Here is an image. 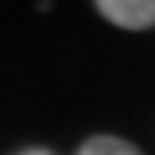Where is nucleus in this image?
Returning a JSON list of instances; mask_svg holds the SVG:
<instances>
[{
    "mask_svg": "<svg viewBox=\"0 0 155 155\" xmlns=\"http://www.w3.org/2000/svg\"><path fill=\"white\" fill-rule=\"evenodd\" d=\"M23 155H50L46 149H30V152H23Z\"/></svg>",
    "mask_w": 155,
    "mask_h": 155,
    "instance_id": "7ed1b4c3",
    "label": "nucleus"
},
{
    "mask_svg": "<svg viewBox=\"0 0 155 155\" xmlns=\"http://www.w3.org/2000/svg\"><path fill=\"white\" fill-rule=\"evenodd\" d=\"M76 155H142L132 142L125 139H116V135H93L79 145Z\"/></svg>",
    "mask_w": 155,
    "mask_h": 155,
    "instance_id": "f03ea898",
    "label": "nucleus"
},
{
    "mask_svg": "<svg viewBox=\"0 0 155 155\" xmlns=\"http://www.w3.org/2000/svg\"><path fill=\"white\" fill-rule=\"evenodd\" d=\"M96 10L122 27V30H149L155 27V0H99Z\"/></svg>",
    "mask_w": 155,
    "mask_h": 155,
    "instance_id": "f257e3e1",
    "label": "nucleus"
}]
</instances>
